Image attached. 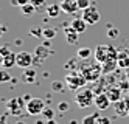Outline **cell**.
Returning a JSON list of instances; mask_svg holds the SVG:
<instances>
[{"instance_id":"4dcf8cb0","label":"cell","mask_w":129,"mask_h":124,"mask_svg":"<svg viewBox=\"0 0 129 124\" xmlns=\"http://www.w3.org/2000/svg\"><path fill=\"white\" fill-rule=\"evenodd\" d=\"M0 53H2V56L5 58V56H8V54H10L11 51L8 50V47H2V48H0Z\"/></svg>"},{"instance_id":"ffe728a7","label":"cell","mask_w":129,"mask_h":124,"mask_svg":"<svg viewBox=\"0 0 129 124\" xmlns=\"http://www.w3.org/2000/svg\"><path fill=\"white\" fill-rule=\"evenodd\" d=\"M47 56H48V50H47V47H45V45H41V47L36 48V58H39L41 61H44Z\"/></svg>"},{"instance_id":"7402d4cb","label":"cell","mask_w":129,"mask_h":124,"mask_svg":"<svg viewBox=\"0 0 129 124\" xmlns=\"http://www.w3.org/2000/svg\"><path fill=\"white\" fill-rule=\"evenodd\" d=\"M42 115L47 118V119H53L54 112H53V109H50V107H45V109H44V112H42Z\"/></svg>"},{"instance_id":"30bf717a","label":"cell","mask_w":129,"mask_h":124,"mask_svg":"<svg viewBox=\"0 0 129 124\" xmlns=\"http://www.w3.org/2000/svg\"><path fill=\"white\" fill-rule=\"evenodd\" d=\"M110 102H112V101L109 99L107 95L101 93V95H96V96H95V102H93V104L96 106L98 110H107L109 106H110Z\"/></svg>"},{"instance_id":"484cf974","label":"cell","mask_w":129,"mask_h":124,"mask_svg":"<svg viewBox=\"0 0 129 124\" xmlns=\"http://www.w3.org/2000/svg\"><path fill=\"white\" fill-rule=\"evenodd\" d=\"M69 107H70V106H69L67 101H61V102L58 104V110H59V112H67Z\"/></svg>"},{"instance_id":"9c48e42d","label":"cell","mask_w":129,"mask_h":124,"mask_svg":"<svg viewBox=\"0 0 129 124\" xmlns=\"http://www.w3.org/2000/svg\"><path fill=\"white\" fill-rule=\"evenodd\" d=\"M34 62L33 56L28 53V51H20L17 53V67H20V68H30V65Z\"/></svg>"},{"instance_id":"5bb4252c","label":"cell","mask_w":129,"mask_h":124,"mask_svg":"<svg viewBox=\"0 0 129 124\" xmlns=\"http://www.w3.org/2000/svg\"><path fill=\"white\" fill-rule=\"evenodd\" d=\"M66 34H67V42H69V44L73 45V44L78 42V34H79V33H76L72 26H67V28H66Z\"/></svg>"},{"instance_id":"d6a6232c","label":"cell","mask_w":129,"mask_h":124,"mask_svg":"<svg viewBox=\"0 0 129 124\" xmlns=\"http://www.w3.org/2000/svg\"><path fill=\"white\" fill-rule=\"evenodd\" d=\"M26 3H30V0H19V6H23Z\"/></svg>"},{"instance_id":"8992f818","label":"cell","mask_w":129,"mask_h":124,"mask_svg":"<svg viewBox=\"0 0 129 124\" xmlns=\"http://www.w3.org/2000/svg\"><path fill=\"white\" fill-rule=\"evenodd\" d=\"M45 109V104L41 98H31L26 102V113L28 115H42Z\"/></svg>"},{"instance_id":"83f0119b","label":"cell","mask_w":129,"mask_h":124,"mask_svg":"<svg viewBox=\"0 0 129 124\" xmlns=\"http://www.w3.org/2000/svg\"><path fill=\"white\" fill-rule=\"evenodd\" d=\"M51 87H53V90L54 92H62V82L61 81H53V84H51Z\"/></svg>"},{"instance_id":"ac0fdd59","label":"cell","mask_w":129,"mask_h":124,"mask_svg":"<svg viewBox=\"0 0 129 124\" xmlns=\"http://www.w3.org/2000/svg\"><path fill=\"white\" fill-rule=\"evenodd\" d=\"M107 96H109V99L112 102H118L120 99H121V92H120L118 89H112V90L107 92Z\"/></svg>"},{"instance_id":"ba28073f","label":"cell","mask_w":129,"mask_h":124,"mask_svg":"<svg viewBox=\"0 0 129 124\" xmlns=\"http://www.w3.org/2000/svg\"><path fill=\"white\" fill-rule=\"evenodd\" d=\"M58 3L62 8V13L70 14V16L75 14V13H78V9H79L78 0H58Z\"/></svg>"},{"instance_id":"d4e9b609","label":"cell","mask_w":129,"mask_h":124,"mask_svg":"<svg viewBox=\"0 0 129 124\" xmlns=\"http://www.w3.org/2000/svg\"><path fill=\"white\" fill-rule=\"evenodd\" d=\"M78 6H79V9H87L89 6H90V0H78Z\"/></svg>"},{"instance_id":"1f68e13d","label":"cell","mask_w":129,"mask_h":124,"mask_svg":"<svg viewBox=\"0 0 129 124\" xmlns=\"http://www.w3.org/2000/svg\"><path fill=\"white\" fill-rule=\"evenodd\" d=\"M30 33H31V34H38V36H41V34H44V31H41V30H31Z\"/></svg>"},{"instance_id":"52a82bcc","label":"cell","mask_w":129,"mask_h":124,"mask_svg":"<svg viewBox=\"0 0 129 124\" xmlns=\"http://www.w3.org/2000/svg\"><path fill=\"white\" fill-rule=\"evenodd\" d=\"M82 19L87 22V25H95V23L100 22L101 14H100V11H98L95 6H89L87 9L82 11Z\"/></svg>"},{"instance_id":"3957f363","label":"cell","mask_w":129,"mask_h":124,"mask_svg":"<svg viewBox=\"0 0 129 124\" xmlns=\"http://www.w3.org/2000/svg\"><path fill=\"white\" fill-rule=\"evenodd\" d=\"M75 102L81 109H86V107L92 106V104L95 102V96H93V93H92V90L82 87L75 93Z\"/></svg>"},{"instance_id":"44dd1931","label":"cell","mask_w":129,"mask_h":124,"mask_svg":"<svg viewBox=\"0 0 129 124\" xmlns=\"http://www.w3.org/2000/svg\"><path fill=\"white\" fill-rule=\"evenodd\" d=\"M90 54H92V50L89 48V47H82V48L78 50V58L82 59V61H84V59H89Z\"/></svg>"},{"instance_id":"cb8c5ba5","label":"cell","mask_w":129,"mask_h":124,"mask_svg":"<svg viewBox=\"0 0 129 124\" xmlns=\"http://www.w3.org/2000/svg\"><path fill=\"white\" fill-rule=\"evenodd\" d=\"M13 78H11V74L10 73H8V71H0V81H2V82H8V81H11Z\"/></svg>"},{"instance_id":"d590c367","label":"cell","mask_w":129,"mask_h":124,"mask_svg":"<svg viewBox=\"0 0 129 124\" xmlns=\"http://www.w3.org/2000/svg\"><path fill=\"white\" fill-rule=\"evenodd\" d=\"M0 124H6V116H2V121H0Z\"/></svg>"},{"instance_id":"7c38bea8","label":"cell","mask_w":129,"mask_h":124,"mask_svg":"<svg viewBox=\"0 0 129 124\" xmlns=\"http://www.w3.org/2000/svg\"><path fill=\"white\" fill-rule=\"evenodd\" d=\"M2 65L5 67V68H11V67L17 65V54H14L13 51L5 56V58H2Z\"/></svg>"},{"instance_id":"74e56055","label":"cell","mask_w":129,"mask_h":124,"mask_svg":"<svg viewBox=\"0 0 129 124\" xmlns=\"http://www.w3.org/2000/svg\"><path fill=\"white\" fill-rule=\"evenodd\" d=\"M16 124H25V122L23 121H19V122H16Z\"/></svg>"},{"instance_id":"2e32d148","label":"cell","mask_w":129,"mask_h":124,"mask_svg":"<svg viewBox=\"0 0 129 124\" xmlns=\"http://www.w3.org/2000/svg\"><path fill=\"white\" fill-rule=\"evenodd\" d=\"M117 65H118V59H112V61H107L106 64H103V65H101V67H103V74L110 73L112 70H115Z\"/></svg>"},{"instance_id":"836d02e7","label":"cell","mask_w":129,"mask_h":124,"mask_svg":"<svg viewBox=\"0 0 129 124\" xmlns=\"http://www.w3.org/2000/svg\"><path fill=\"white\" fill-rule=\"evenodd\" d=\"M22 98H23V99H25L26 102H28V101L31 99V96H30V95H23V96H22Z\"/></svg>"},{"instance_id":"9a60e30c","label":"cell","mask_w":129,"mask_h":124,"mask_svg":"<svg viewBox=\"0 0 129 124\" xmlns=\"http://www.w3.org/2000/svg\"><path fill=\"white\" fill-rule=\"evenodd\" d=\"M34 79H36V71L33 68H25L23 76H22V81L23 82H28V84H33Z\"/></svg>"},{"instance_id":"4316f807","label":"cell","mask_w":129,"mask_h":124,"mask_svg":"<svg viewBox=\"0 0 129 124\" xmlns=\"http://www.w3.org/2000/svg\"><path fill=\"white\" fill-rule=\"evenodd\" d=\"M54 34H56V31H54L53 30V28H50V30H48V28H47V30H44V37H47V39H51V37H54Z\"/></svg>"},{"instance_id":"d6986e66","label":"cell","mask_w":129,"mask_h":124,"mask_svg":"<svg viewBox=\"0 0 129 124\" xmlns=\"http://www.w3.org/2000/svg\"><path fill=\"white\" fill-rule=\"evenodd\" d=\"M22 8V13H23V16H26V17H30V16H33L34 14V11H36V6L30 2V3H26V5H23V6H20Z\"/></svg>"},{"instance_id":"5b68a950","label":"cell","mask_w":129,"mask_h":124,"mask_svg":"<svg viewBox=\"0 0 129 124\" xmlns=\"http://www.w3.org/2000/svg\"><path fill=\"white\" fill-rule=\"evenodd\" d=\"M6 107L14 116H20V115L25 113V109H26L25 107V99L23 98H14L6 104Z\"/></svg>"},{"instance_id":"f1b7e54d","label":"cell","mask_w":129,"mask_h":124,"mask_svg":"<svg viewBox=\"0 0 129 124\" xmlns=\"http://www.w3.org/2000/svg\"><path fill=\"white\" fill-rule=\"evenodd\" d=\"M30 2L36 6V8H41V6H44V3H45V0H30Z\"/></svg>"},{"instance_id":"603a6c76","label":"cell","mask_w":129,"mask_h":124,"mask_svg":"<svg viewBox=\"0 0 129 124\" xmlns=\"http://www.w3.org/2000/svg\"><path fill=\"white\" fill-rule=\"evenodd\" d=\"M107 36L110 37V39H117V37L120 36V31L117 30V28H109V30H107Z\"/></svg>"},{"instance_id":"8d00e7d4","label":"cell","mask_w":129,"mask_h":124,"mask_svg":"<svg viewBox=\"0 0 129 124\" xmlns=\"http://www.w3.org/2000/svg\"><path fill=\"white\" fill-rule=\"evenodd\" d=\"M47 124H58V122L54 121V119H48V122H47Z\"/></svg>"},{"instance_id":"8fae6325","label":"cell","mask_w":129,"mask_h":124,"mask_svg":"<svg viewBox=\"0 0 129 124\" xmlns=\"http://www.w3.org/2000/svg\"><path fill=\"white\" fill-rule=\"evenodd\" d=\"M70 26H72L76 33H84L86 28H87V22H86L82 17H81V19H73L72 23H70Z\"/></svg>"},{"instance_id":"277c9868","label":"cell","mask_w":129,"mask_h":124,"mask_svg":"<svg viewBox=\"0 0 129 124\" xmlns=\"http://www.w3.org/2000/svg\"><path fill=\"white\" fill-rule=\"evenodd\" d=\"M87 79L84 78V74L81 71H70L66 76V84L69 85L70 90H76V89H82L86 85Z\"/></svg>"},{"instance_id":"f546056e","label":"cell","mask_w":129,"mask_h":124,"mask_svg":"<svg viewBox=\"0 0 129 124\" xmlns=\"http://www.w3.org/2000/svg\"><path fill=\"white\" fill-rule=\"evenodd\" d=\"M98 124H110V119H109L107 116H100Z\"/></svg>"},{"instance_id":"4fadbf2b","label":"cell","mask_w":129,"mask_h":124,"mask_svg":"<svg viewBox=\"0 0 129 124\" xmlns=\"http://www.w3.org/2000/svg\"><path fill=\"white\" fill-rule=\"evenodd\" d=\"M61 13H62V8L59 6V3H51L50 6H47V16L51 19H56Z\"/></svg>"},{"instance_id":"7a4b0ae2","label":"cell","mask_w":129,"mask_h":124,"mask_svg":"<svg viewBox=\"0 0 129 124\" xmlns=\"http://www.w3.org/2000/svg\"><path fill=\"white\" fill-rule=\"evenodd\" d=\"M118 59V51L110 45H98L95 50V61H98L101 65L106 64L107 61Z\"/></svg>"},{"instance_id":"e575fe53","label":"cell","mask_w":129,"mask_h":124,"mask_svg":"<svg viewBox=\"0 0 129 124\" xmlns=\"http://www.w3.org/2000/svg\"><path fill=\"white\" fill-rule=\"evenodd\" d=\"M11 5H14V6H19V0H11Z\"/></svg>"},{"instance_id":"e0dca14e","label":"cell","mask_w":129,"mask_h":124,"mask_svg":"<svg viewBox=\"0 0 129 124\" xmlns=\"http://www.w3.org/2000/svg\"><path fill=\"white\" fill-rule=\"evenodd\" d=\"M98 119H100V112H95L82 118V124H98Z\"/></svg>"},{"instance_id":"6da1fadb","label":"cell","mask_w":129,"mask_h":124,"mask_svg":"<svg viewBox=\"0 0 129 124\" xmlns=\"http://www.w3.org/2000/svg\"><path fill=\"white\" fill-rule=\"evenodd\" d=\"M79 71L84 74L87 82H92V81H96L100 78V74H103V67L98 61L92 62L89 59H84V62L79 64Z\"/></svg>"}]
</instances>
